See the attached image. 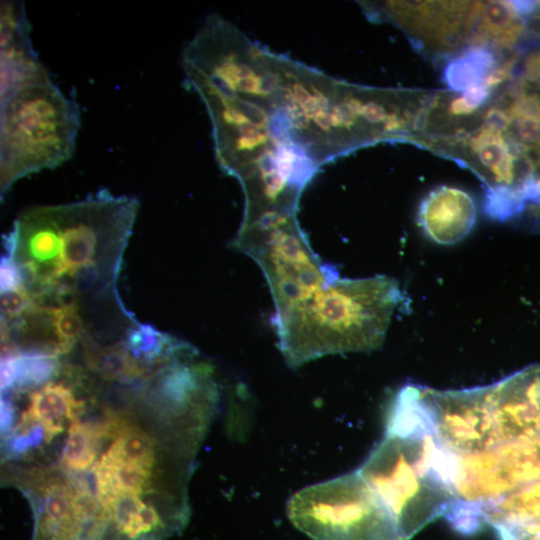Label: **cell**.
I'll use <instances>...</instances> for the list:
<instances>
[{
    "label": "cell",
    "mask_w": 540,
    "mask_h": 540,
    "mask_svg": "<svg viewBox=\"0 0 540 540\" xmlns=\"http://www.w3.org/2000/svg\"><path fill=\"white\" fill-rule=\"evenodd\" d=\"M138 208L136 198L107 189L77 202L30 208L4 236L5 254L19 266L31 294L56 285L73 290L80 301L115 292Z\"/></svg>",
    "instance_id": "obj_1"
},
{
    "label": "cell",
    "mask_w": 540,
    "mask_h": 540,
    "mask_svg": "<svg viewBox=\"0 0 540 540\" xmlns=\"http://www.w3.org/2000/svg\"><path fill=\"white\" fill-rule=\"evenodd\" d=\"M401 298L398 282L384 275L338 278L315 291L274 317L287 365L296 368L330 354L378 349Z\"/></svg>",
    "instance_id": "obj_2"
},
{
    "label": "cell",
    "mask_w": 540,
    "mask_h": 540,
    "mask_svg": "<svg viewBox=\"0 0 540 540\" xmlns=\"http://www.w3.org/2000/svg\"><path fill=\"white\" fill-rule=\"evenodd\" d=\"M357 471L386 507L403 540L444 516L455 501L442 453L403 388L390 407L383 439Z\"/></svg>",
    "instance_id": "obj_3"
},
{
    "label": "cell",
    "mask_w": 540,
    "mask_h": 540,
    "mask_svg": "<svg viewBox=\"0 0 540 540\" xmlns=\"http://www.w3.org/2000/svg\"><path fill=\"white\" fill-rule=\"evenodd\" d=\"M0 116L2 195L18 179L61 165L73 155L79 108L50 79L1 99Z\"/></svg>",
    "instance_id": "obj_4"
},
{
    "label": "cell",
    "mask_w": 540,
    "mask_h": 540,
    "mask_svg": "<svg viewBox=\"0 0 540 540\" xmlns=\"http://www.w3.org/2000/svg\"><path fill=\"white\" fill-rule=\"evenodd\" d=\"M444 454L455 494L444 517L463 535L484 527L483 511L495 501L540 487V431L476 455Z\"/></svg>",
    "instance_id": "obj_5"
},
{
    "label": "cell",
    "mask_w": 540,
    "mask_h": 540,
    "mask_svg": "<svg viewBox=\"0 0 540 540\" xmlns=\"http://www.w3.org/2000/svg\"><path fill=\"white\" fill-rule=\"evenodd\" d=\"M286 514L313 540H403L357 469L298 490L288 499Z\"/></svg>",
    "instance_id": "obj_6"
},
{
    "label": "cell",
    "mask_w": 540,
    "mask_h": 540,
    "mask_svg": "<svg viewBox=\"0 0 540 540\" xmlns=\"http://www.w3.org/2000/svg\"><path fill=\"white\" fill-rule=\"evenodd\" d=\"M262 270L279 317L299 301L339 278L312 250L295 215H267L241 225L231 244Z\"/></svg>",
    "instance_id": "obj_7"
},
{
    "label": "cell",
    "mask_w": 540,
    "mask_h": 540,
    "mask_svg": "<svg viewBox=\"0 0 540 540\" xmlns=\"http://www.w3.org/2000/svg\"><path fill=\"white\" fill-rule=\"evenodd\" d=\"M49 79L32 48L22 2L1 4V99L15 90Z\"/></svg>",
    "instance_id": "obj_8"
},
{
    "label": "cell",
    "mask_w": 540,
    "mask_h": 540,
    "mask_svg": "<svg viewBox=\"0 0 540 540\" xmlns=\"http://www.w3.org/2000/svg\"><path fill=\"white\" fill-rule=\"evenodd\" d=\"M476 207L465 191L440 186L422 200L418 222L425 235L441 245H453L464 239L473 229Z\"/></svg>",
    "instance_id": "obj_9"
},
{
    "label": "cell",
    "mask_w": 540,
    "mask_h": 540,
    "mask_svg": "<svg viewBox=\"0 0 540 540\" xmlns=\"http://www.w3.org/2000/svg\"><path fill=\"white\" fill-rule=\"evenodd\" d=\"M499 540H540V490L505 496L483 511Z\"/></svg>",
    "instance_id": "obj_10"
},
{
    "label": "cell",
    "mask_w": 540,
    "mask_h": 540,
    "mask_svg": "<svg viewBox=\"0 0 540 540\" xmlns=\"http://www.w3.org/2000/svg\"><path fill=\"white\" fill-rule=\"evenodd\" d=\"M523 20L511 1L477 2L469 13L470 41L492 49L510 48L523 32Z\"/></svg>",
    "instance_id": "obj_11"
},
{
    "label": "cell",
    "mask_w": 540,
    "mask_h": 540,
    "mask_svg": "<svg viewBox=\"0 0 540 540\" xmlns=\"http://www.w3.org/2000/svg\"><path fill=\"white\" fill-rule=\"evenodd\" d=\"M84 401L76 399L73 391L61 382H48L29 394L27 409L20 418L40 424L49 443L60 434L66 422L79 419Z\"/></svg>",
    "instance_id": "obj_12"
},
{
    "label": "cell",
    "mask_w": 540,
    "mask_h": 540,
    "mask_svg": "<svg viewBox=\"0 0 540 540\" xmlns=\"http://www.w3.org/2000/svg\"><path fill=\"white\" fill-rule=\"evenodd\" d=\"M59 369L57 355L19 350L2 352V394L26 391L46 384L57 375Z\"/></svg>",
    "instance_id": "obj_13"
},
{
    "label": "cell",
    "mask_w": 540,
    "mask_h": 540,
    "mask_svg": "<svg viewBox=\"0 0 540 540\" xmlns=\"http://www.w3.org/2000/svg\"><path fill=\"white\" fill-rule=\"evenodd\" d=\"M82 339L84 362L92 372L101 378L120 383H131L153 376L148 369L131 356L124 341L101 346L87 334Z\"/></svg>",
    "instance_id": "obj_14"
},
{
    "label": "cell",
    "mask_w": 540,
    "mask_h": 540,
    "mask_svg": "<svg viewBox=\"0 0 540 540\" xmlns=\"http://www.w3.org/2000/svg\"><path fill=\"white\" fill-rule=\"evenodd\" d=\"M124 342L131 356L153 375L191 346L143 323L130 328Z\"/></svg>",
    "instance_id": "obj_15"
},
{
    "label": "cell",
    "mask_w": 540,
    "mask_h": 540,
    "mask_svg": "<svg viewBox=\"0 0 540 540\" xmlns=\"http://www.w3.org/2000/svg\"><path fill=\"white\" fill-rule=\"evenodd\" d=\"M107 442L104 421L70 423L68 437L61 451L59 464L61 470L71 474L90 471L101 447Z\"/></svg>",
    "instance_id": "obj_16"
},
{
    "label": "cell",
    "mask_w": 540,
    "mask_h": 540,
    "mask_svg": "<svg viewBox=\"0 0 540 540\" xmlns=\"http://www.w3.org/2000/svg\"><path fill=\"white\" fill-rule=\"evenodd\" d=\"M496 67L497 57L492 48L471 45L447 62L443 81L449 89L464 92L483 84Z\"/></svg>",
    "instance_id": "obj_17"
},
{
    "label": "cell",
    "mask_w": 540,
    "mask_h": 540,
    "mask_svg": "<svg viewBox=\"0 0 540 540\" xmlns=\"http://www.w3.org/2000/svg\"><path fill=\"white\" fill-rule=\"evenodd\" d=\"M50 314L60 354H65L85 335V323L80 314V306L55 307L50 309Z\"/></svg>",
    "instance_id": "obj_18"
},
{
    "label": "cell",
    "mask_w": 540,
    "mask_h": 540,
    "mask_svg": "<svg viewBox=\"0 0 540 540\" xmlns=\"http://www.w3.org/2000/svg\"><path fill=\"white\" fill-rule=\"evenodd\" d=\"M31 293L25 288L1 293V322H8L35 307Z\"/></svg>",
    "instance_id": "obj_19"
},
{
    "label": "cell",
    "mask_w": 540,
    "mask_h": 540,
    "mask_svg": "<svg viewBox=\"0 0 540 540\" xmlns=\"http://www.w3.org/2000/svg\"><path fill=\"white\" fill-rule=\"evenodd\" d=\"M491 88L486 84L474 86L456 97L450 105V111L454 115H467L483 105L491 95Z\"/></svg>",
    "instance_id": "obj_20"
},
{
    "label": "cell",
    "mask_w": 540,
    "mask_h": 540,
    "mask_svg": "<svg viewBox=\"0 0 540 540\" xmlns=\"http://www.w3.org/2000/svg\"><path fill=\"white\" fill-rule=\"evenodd\" d=\"M511 121L514 122L517 138L512 136L516 140L528 148H535L536 146L540 149V119L515 117L511 118Z\"/></svg>",
    "instance_id": "obj_21"
},
{
    "label": "cell",
    "mask_w": 540,
    "mask_h": 540,
    "mask_svg": "<svg viewBox=\"0 0 540 540\" xmlns=\"http://www.w3.org/2000/svg\"><path fill=\"white\" fill-rule=\"evenodd\" d=\"M23 278L19 266L9 255H2L0 263L1 293L22 288Z\"/></svg>",
    "instance_id": "obj_22"
},
{
    "label": "cell",
    "mask_w": 540,
    "mask_h": 540,
    "mask_svg": "<svg viewBox=\"0 0 540 540\" xmlns=\"http://www.w3.org/2000/svg\"><path fill=\"white\" fill-rule=\"evenodd\" d=\"M14 407L12 400L6 396L1 398V435L2 439L6 438L12 432L14 422Z\"/></svg>",
    "instance_id": "obj_23"
},
{
    "label": "cell",
    "mask_w": 540,
    "mask_h": 540,
    "mask_svg": "<svg viewBox=\"0 0 540 540\" xmlns=\"http://www.w3.org/2000/svg\"><path fill=\"white\" fill-rule=\"evenodd\" d=\"M538 11L540 12V2H539V5H538Z\"/></svg>",
    "instance_id": "obj_24"
}]
</instances>
